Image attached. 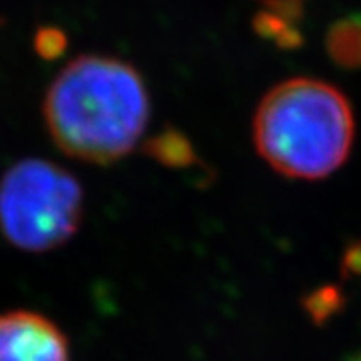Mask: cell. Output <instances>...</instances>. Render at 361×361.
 <instances>
[{"label": "cell", "instance_id": "6da1fadb", "mask_svg": "<svg viewBox=\"0 0 361 361\" xmlns=\"http://www.w3.org/2000/svg\"><path fill=\"white\" fill-rule=\"evenodd\" d=\"M151 114L134 66L103 55L66 64L44 97V121L64 154L88 164L121 160L137 145Z\"/></svg>", "mask_w": 361, "mask_h": 361}, {"label": "cell", "instance_id": "7a4b0ae2", "mask_svg": "<svg viewBox=\"0 0 361 361\" xmlns=\"http://www.w3.org/2000/svg\"><path fill=\"white\" fill-rule=\"evenodd\" d=\"M354 140V116L336 87L295 78L271 88L253 118L257 151L277 173L319 180L339 169Z\"/></svg>", "mask_w": 361, "mask_h": 361}, {"label": "cell", "instance_id": "3957f363", "mask_svg": "<svg viewBox=\"0 0 361 361\" xmlns=\"http://www.w3.org/2000/svg\"><path fill=\"white\" fill-rule=\"evenodd\" d=\"M82 219V189L46 160H23L0 180V231L24 252H50L68 243Z\"/></svg>", "mask_w": 361, "mask_h": 361}, {"label": "cell", "instance_id": "277c9868", "mask_svg": "<svg viewBox=\"0 0 361 361\" xmlns=\"http://www.w3.org/2000/svg\"><path fill=\"white\" fill-rule=\"evenodd\" d=\"M0 361H70L68 341L41 314L8 312L0 316Z\"/></svg>", "mask_w": 361, "mask_h": 361}, {"label": "cell", "instance_id": "5b68a950", "mask_svg": "<svg viewBox=\"0 0 361 361\" xmlns=\"http://www.w3.org/2000/svg\"><path fill=\"white\" fill-rule=\"evenodd\" d=\"M326 51L341 68H361V13L347 15L330 26Z\"/></svg>", "mask_w": 361, "mask_h": 361}, {"label": "cell", "instance_id": "8992f818", "mask_svg": "<svg viewBox=\"0 0 361 361\" xmlns=\"http://www.w3.org/2000/svg\"><path fill=\"white\" fill-rule=\"evenodd\" d=\"M253 27L264 39H271L283 48H295L302 42L299 30L292 23L284 20L279 15L271 13L268 9H262L253 17Z\"/></svg>", "mask_w": 361, "mask_h": 361}, {"label": "cell", "instance_id": "52a82bcc", "mask_svg": "<svg viewBox=\"0 0 361 361\" xmlns=\"http://www.w3.org/2000/svg\"><path fill=\"white\" fill-rule=\"evenodd\" d=\"M149 149L158 160L173 165V167L189 165V161H191V147L176 133H167L164 136H158Z\"/></svg>", "mask_w": 361, "mask_h": 361}, {"label": "cell", "instance_id": "ba28073f", "mask_svg": "<svg viewBox=\"0 0 361 361\" xmlns=\"http://www.w3.org/2000/svg\"><path fill=\"white\" fill-rule=\"evenodd\" d=\"M33 46H35L37 54L41 55L42 59L51 61L64 54L66 46H68V39H66V33L61 27L44 26L37 30Z\"/></svg>", "mask_w": 361, "mask_h": 361}, {"label": "cell", "instance_id": "9c48e42d", "mask_svg": "<svg viewBox=\"0 0 361 361\" xmlns=\"http://www.w3.org/2000/svg\"><path fill=\"white\" fill-rule=\"evenodd\" d=\"M262 6L292 24L299 23L305 13V0H262Z\"/></svg>", "mask_w": 361, "mask_h": 361}, {"label": "cell", "instance_id": "30bf717a", "mask_svg": "<svg viewBox=\"0 0 361 361\" xmlns=\"http://www.w3.org/2000/svg\"><path fill=\"white\" fill-rule=\"evenodd\" d=\"M345 266L350 270V274H361V246L350 247L345 259Z\"/></svg>", "mask_w": 361, "mask_h": 361}, {"label": "cell", "instance_id": "8fae6325", "mask_svg": "<svg viewBox=\"0 0 361 361\" xmlns=\"http://www.w3.org/2000/svg\"><path fill=\"white\" fill-rule=\"evenodd\" d=\"M350 361H361V354H360V356L354 357V360H350Z\"/></svg>", "mask_w": 361, "mask_h": 361}]
</instances>
